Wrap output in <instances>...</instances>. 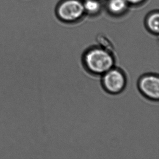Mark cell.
I'll use <instances>...</instances> for the list:
<instances>
[{"mask_svg": "<svg viewBox=\"0 0 159 159\" xmlns=\"http://www.w3.org/2000/svg\"><path fill=\"white\" fill-rule=\"evenodd\" d=\"M82 64L89 74L101 76L115 66V58L113 52L98 45L85 51L82 57Z\"/></svg>", "mask_w": 159, "mask_h": 159, "instance_id": "1", "label": "cell"}, {"mask_svg": "<svg viewBox=\"0 0 159 159\" xmlns=\"http://www.w3.org/2000/svg\"><path fill=\"white\" fill-rule=\"evenodd\" d=\"M101 77V85L109 94L116 95L124 91L127 84V78L125 71L114 66Z\"/></svg>", "mask_w": 159, "mask_h": 159, "instance_id": "2", "label": "cell"}, {"mask_svg": "<svg viewBox=\"0 0 159 159\" xmlns=\"http://www.w3.org/2000/svg\"><path fill=\"white\" fill-rule=\"evenodd\" d=\"M57 14L60 20L68 24L80 21L86 15L83 0H63L57 6Z\"/></svg>", "mask_w": 159, "mask_h": 159, "instance_id": "3", "label": "cell"}, {"mask_svg": "<svg viewBox=\"0 0 159 159\" xmlns=\"http://www.w3.org/2000/svg\"><path fill=\"white\" fill-rule=\"evenodd\" d=\"M137 88L141 95L150 101L156 102L159 98V78L156 73H145L137 81Z\"/></svg>", "mask_w": 159, "mask_h": 159, "instance_id": "4", "label": "cell"}, {"mask_svg": "<svg viewBox=\"0 0 159 159\" xmlns=\"http://www.w3.org/2000/svg\"><path fill=\"white\" fill-rule=\"evenodd\" d=\"M129 7L126 0H107L106 6L107 12L115 17L124 15Z\"/></svg>", "mask_w": 159, "mask_h": 159, "instance_id": "5", "label": "cell"}, {"mask_svg": "<svg viewBox=\"0 0 159 159\" xmlns=\"http://www.w3.org/2000/svg\"><path fill=\"white\" fill-rule=\"evenodd\" d=\"M145 25L149 32L154 35H158L159 33V13L154 11L146 17Z\"/></svg>", "mask_w": 159, "mask_h": 159, "instance_id": "6", "label": "cell"}, {"mask_svg": "<svg viewBox=\"0 0 159 159\" xmlns=\"http://www.w3.org/2000/svg\"><path fill=\"white\" fill-rule=\"evenodd\" d=\"M83 2L86 15L95 16L100 13L102 5L99 0H83Z\"/></svg>", "mask_w": 159, "mask_h": 159, "instance_id": "7", "label": "cell"}, {"mask_svg": "<svg viewBox=\"0 0 159 159\" xmlns=\"http://www.w3.org/2000/svg\"><path fill=\"white\" fill-rule=\"evenodd\" d=\"M97 41L99 44L98 46L113 52V46L112 44L106 37L104 36H99L97 38Z\"/></svg>", "mask_w": 159, "mask_h": 159, "instance_id": "8", "label": "cell"}, {"mask_svg": "<svg viewBox=\"0 0 159 159\" xmlns=\"http://www.w3.org/2000/svg\"><path fill=\"white\" fill-rule=\"evenodd\" d=\"M147 0H126L130 6H140L144 4Z\"/></svg>", "mask_w": 159, "mask_h": 159, "instance_id": "9", "label": "cell"}]
</instances>
